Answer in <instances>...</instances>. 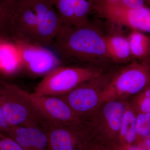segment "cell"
I'll list each match as a JSON object with an SVG mask.
<instances>
[{
	"instance_id": "cell-1",
	"label": "cell",
	"mask_w": 150,
	"mask_h": 150,
	"mask_svg": "<svg viewBox=\"0 0 150 150\" xmlns=\"http://www.w3.org/2000/svg\"><path fill=\"white\" fill-rule=\"evenodd\" d=\"M51 0H15L7 6L0 28L6 40L50 46L63 25Z\"/></svg>"
},
{
	"instance_id": "cell-2",
	"label": "cell",
	"mask_w": 150,
	"mask_h": 150,
	"mask_svg": "<svg viewBox=\"0 0 150 150\" xmlns=\"http://www.w3.org/2000/svg\"><path fill=\"white\" fill-rule=\"evenodd\" d=\"M105 35L89 23L80 27L62 25L51 47L60 60L84 67L107 69L112 63L108 54Z\"/></svg>"
},
{
	"instance_id": "cell-3",
	"label": "cell",
	"mask_w": 150,
	"mask_h": 150,
	"mask_svg": "<svg viewBox=\"0 0 150 150\" xmlns=\"http://www.w3.org/2000/svg\"><path fill=\"white\" fill-rule=\"evenodd\" d=\"M0 106L10 127L40 126L46 129L47 126L33 104L30 93L16 85L1 80Z\"/></svg>"
},
{
	"instance_id": "cell-4",
	"label": "cell",
	"mask_w": 150,
	"mask_h": 150,
	"mask_svg": "<svg viewBox=\"0 0 150 150\" xmlns=\"http://www.w3.org/2000/svg\"><path fill=\"white\" fill-rule=\"evenodd\" d=\"M108 70L99 67L59 66L45 75L33 93L39 96H63Z\"/></svg>"
},
{
	"instance_id": "cell-5",
	"label": "cell",
	"mask_w": 150,
	"mask_h": 150,
	"mask_svg": "<svg viewBox=\"0 0 150 150\" xmlns=\"http://www.w3.org/2000/svg\"><path fill=\"white\" fill-rule=\"evenodd\" d=\"M150 85V59L135 61L117 70L102 93L103 102L128 100Z\"/></svg>"
},
{
	"instance_id": "cell-6",
	"label": "cell",
	"mask_w": 150,
	"mask_h": 150,
	"mask_svg": "<svg viewBox=\"0 0 150 150\" xmlns=\"http://www.w3.org/2000/svg\"><path fill=\"white\" fill-rule=\"evenodd\" d=\"M117 70L113 69L105 71L61 97L84 122L96 112L103 102V93L112 81Z\"/></svg>"
},
{
	"instance_id": "cell-7",
	"label": "cell",
	"mask_w": 150,
	"mask_h": 150,
	"mask_svg": "<svg viewBox=\"0 0 150 150\" xmlns=\"http://www.w3.org/2000/svg\"><path fill=\"white\" fill-rule=\"evenodd\" d=\"M127 100H114L103 103L84 121L95 142L111 148L118 143L119 131Z\"/></svg>"
},
{
	"instance_id": "cell-8",
	"label": "cell",
	"mask_w": 150,
	"mask_h": 150,
	"mask_svg": "<svg viewBox=\"0 0 150 150\" xmlns=\"http://www.w3.org/2000/svg\"><path fill=\"white\" fill-rule=\"evenodd\" d=\"M47 131L51 150H87L95 142L84 122L70 126L49 125Z\"/></svg>"
},
{
	"instance_id": "cell-9",
	"label": "cell",
	"mask_w": 150,
	"mask_h": 150,
	"mask_svg": "<svg viewBox=\"0 0 150 150\" xmlns=\"http://www.w3.org/2000/svg\"><path fill=\"white\" fill-rule=\"evenodd\" d=\"M18 52L22 67L35 76L45 75L59 67L60 59L46 47L22 40L12 41Z\"/></svg>"
},
{
	"instance_id": "cell-10",
	"label": "cell",
	"mask_w": 150,
	"mask_h": 150,
	"mask_svg": "<svg viewBox=\"0 0 150 150\" xmlns=\"http://www.w3.org/2000/svg\"><path fill=\"white\" fill-rule=\"evenodd\" d=\"M33 104L48 125L65 126L83 122L61 96L30 93Z\"/></svg>"
},
{
	"instance_id": "cell-11",
	"label": "cell",
	"mask_w": 150,
	"mask_h": 150,
	"mask_svg": "<svg viewBox=\"0 0 150 150\" xmlns=\"http://www.w3.org/2000/svg\"><path fill=\"white\" fill-rule=\"evenodd\" d=\"M6 135L17 142L23 150H51L47 130L42 126L11 127Z\"/></svg>"
},
{
	"instance_id": "cell-12",
	"label": "cell",
	"mask_w": 150,
	"mask_h": 150,
	"mask_svg": "<svg viewBox=\"0 0 150 150\" xmlns=\"http://www.w3.org/2000/svg\"><path fill=\"white\" fill-rule=\"evenodd\" d=\"M108 54L112 63L125 64L132 59L128 38L118 34L105 37Z\"/></svg>"
},
{
	"instance_id": "cell-13",
	"label": "cell",
	"mask_w": 150,
	"mask_h": 150,
	"mask_svg": "<svg viewBox=\"0 0 150 150\" xmlns=\"http://www.w3.org/2000/svg\"><path fill=\"white\" fill-rule=\"evenodd\" d=\"M137 136V113L127 100L118 137V144L132 145Z\"/></svg>"
},
{
	"instance_id": "cell-14",
	"label": "cell",
	"mask_w": 150,
	"mask_h": 150,
	"mask_svg": "<svg viewBox=\"0 0 150 150\" xmlns=\"http://www.w3.org/2000/svg\"><path fill=\"white\" fill-rule=\"evenodd\" d=\"M123 23L134 30L150 32V8L146 6L128 8L124 12Z\"/></svg>"
},
{
	"instance_id": "cell-15",
	"label": "cell",
	"mask_w": 150,
	"mask_h": 150,
	"mask_svg": "<svg viewBox=\"0 0 150 150\" xmlns=\"http://www.w3.org/2000/svg\"><path fill=\"white\" fill-rule=\"evenodd\" d=\"M21 67L14 44H10L8 40L4 41L0 45V70L10 74L16 73Z\"/></svg>"
},
{
	"instance_id": "cell-16",
	"label": "cell",
	"mask_w": 150,
	"mask_h": 150,
	"mask_svg": "<svg viewBox=\"0 0 150 150\" xmlns=\"http://www.w3.org/2000/svg\"><path fill=\"white\" fill-rule=\"evenodd\" d=\"M132 59L143 61L150 59V38L134 30L127 38Z\"/></svg>"
},
{
	"instance_id": "cell-17",
	"label": "cell",
	"mask_w": 150,
	"mask_h": 150,
	"mask_svg": "<svg viewBox=\"0 0 150 150\" xmlns=\"http://www.w3.org/2000/svg\"><path fill=\"white\" fill-rule=\"evenodd\" d=\"M77 0H51L56 5L63 25L73 26Z\"/></svg>"
},
{
	"instance_id": "cell-18",
	"label": "cell",
	"mask_w": 150,
	"mask_h": 150,
	"mask_svg": "<svg viewBox=\"0 0 150 150\" xmlns=\"http://www.w3.org/2000/svg\"><path fill=\"white\" fill-rule=\"evenodd\" d=\"M93 4L88 0H77L73 26L80 27L90 23L88 16L93 10Z\"/></svg>"
},
{
	"instance_id": "cell-19",
	"label": "cell",
	"mask_w": 150,
	"mask_h": 150,
	"mask_svg": "<svg viewBox=\"0 0 150 150\" xmlns=\"http://www.w3.org/2000/svg\"><path fill=\"white\" fill-rule=\"evenodd\" d=\"M128 101L136 113H149L150 85L131 97Z\"/></svg>"
},
{
	"instance_id": "cell-20",
	"label": "cell",
	"mask_w": 150,
	"mask_h": 150,
	"mask_svg": "<svg viewBox=\"0 0 150 150\" xmlns=\"http://www.w3.org/2000/svg\"><path fill=\"white\" fill-rule=\"evenodd\" d=\"M137 135L150 136V112L137 113Z\"/></svg>"
},
{
	"instance_id": "cell-21",
	"label": "cell",
	"mask_w": 150,
	"mask_h": 150,
	"mask_svg": "<svg viewBox=\"0 0 150 150\" xmlns=\"http://www.w3.org/2000/svg\"><path fill=\"white\" fill-rule=\"evenodd\" d=\"M0 150H23L18 143L7 135L0 137Z\"/></svg>"
},
{
	"instance_id": "cell-22",
	"label": "cell",
	"mask_w": 150,
	"mask_h": 150,
	"mask_svg": "<svg viewBox=\"0 0 150 150\" xmlns=\"http://www.w3.org/2000/svg\"><path fill=\"white\" fill-rule=\"evenodd\" d=\"M123 5L131 8H139L145 6V0H118Z\"/></svg>"
},
{
	"instance_id": "cell-23",
	"label": "cell",
	"mask_w": 150,
	"mask_h": 150,
	"mask_svg": "<svg viewBox=\"0 0 150 150\" xmlns=\"http://www.w3.org/2000/svg\"><path fill=\"white\" fill-rule=\"evenodd\" d=\"M112 150H144L134 146L132 145L121 144H117L111 147Z\"/></svg>"
},
{
	"instance_id": "cell-24",
	"label": "cell",
	"mask_w": 150,
	"mask_h": 150,
	"mask_svg": "<svg viewBox=\"0 0 150 150\" xmlns=\"http://www.w3.org/2000/svg\"><path fill=\"white\" fill-rule=\"evenodd\" d=\"M87 150H112L111 148L95 142Z\"/></svg>"
},
{
	"instance_id": "cell-25",
	"label": "cell",
	"mask_w": 150,
	"mask_h": 150,
	"mask_svg": "<svg viewBox=\"0 0 150 150\" xmlns=\"http://www.w3.org/2000/svg\"><path fill=\"white\" fill-rule=\"evenodd\" d=\"M3 115L2 111L1 108V106H0V133L5 134L4 129L3 128L1 123V120L2 118H3Z\"/></svg>"
},
{
	"instance_id": "cell-26",
	"label": "cell",
	"mask_w": 150,
	"mask_h": 150,
	"mask_svg": "<svg viewBox=\"0 0 150 150\" xmlns=\"http://www.w3.org/2000/svg\"><path fill=\"white\" fill-rule=\"evenodd\" d=\"M6 40H6L5 38H4L1 35H0V45H1V44L4 41Z\"/></svg>"
},
{
	"instance_id": "cell-27",
	"label": "cell",
	"mask_w": 150,
	"mask_h": 150,
	"mask_svg": "<svg viewBox=\"0 0 150 150\" xmlns=\"http://www.w3.org/2000/svg\"><path fill=\"white\" fill-rule=\"evenodd\" d=\"M146 144L148 146H150V138L149 139H148L146 142Z\"/></svg>"
},
{
	"instance_id": "cell-28",
	"label": "cell",
	"mask_w": 150,
	"mask_h": 150,
	"mask_svg": "<svg viewBox=\"0 0 150 150\" xmlns=\"http://www.w3.org/2000/svg\"><path fill=\"white\" fill-rule=\"evenodd\" d=\"M145 2L147 4H150V0H145Z\"/></svg>"
},
{
	"instance_id": "cell-29",
	"label": "cell",
	"mask_w": 150,
	"mask_h": 150,
	"mask_svg": "<svg viewBox=\"0 0 150 150\" xmlns=\"http://www.w3.org/2000/svg\"><path fill=\"white\" fill-rule=\"evenodd\" d=\"M6 135V134H2V133H0V137H2V136H4Z\"/></svg>"
},
{
	"instance_id": "cell-30",
	"label": "cell",
	"mask_w": 150,
	"mask_h": 150,
	"mask_svg": "<svg viewBox=\"0 0 150 150\" xmlns=\"http://www.w3.org/2000/svg\"><path fill=\"white\" fill-rule=\"evenodd\" d=\"M105 1H118V0H105Z\"/></svg>"
},
{
	"instance_id": "cell-31",
	"label": "cell",
	"mask_w": 150,
	"mask_h": 150,
	"mask_svg": "<svg viewBox=\"0 0 150 150\" xmlns=\"http://www.w3.org/2000/svg\"><path fill=\"white\" fill-rule=\"evenodd\" d=\"M88 1H90L92 2H94L95 0H88Z\"/></svg>"
},
{
	"instance_id": "cell-32",
	"label": "cell",
	"mask_w": 150,
	"mask_h": 150,
	"mask_svg": "<svg viewBox=\"0 0 150 150\" xmlns=\"http://www.w3.org/2000/svg\"><path fill=\"white\" fill-rule=\"evenodd\" d=\"M148 150H150V146H148Z\"/></svg>"
},
{
	"instance_id": "cell-33",
	"label": "cell",
	"mask_w": 150,
	"mask_h": 150,
	"mask_svg": "<svg viewBox=\"0 0 150 150\" xmlns=\"http://www.w3.org/2000/svg\"></svg>"
}]
</instances>
